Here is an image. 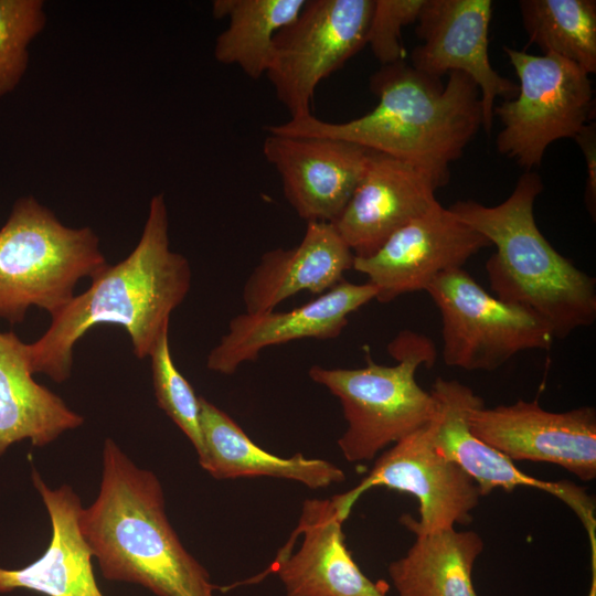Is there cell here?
<instances>
[{"instance_id": "6da1fadb", "label": "cell", "mask_w": 596, "mask_h": 596, "mask_svg": "<svg viewBox=\"0 0 596 596\" xmlns=\"http://www.w3.org/2000/svg\"><path fill=\"white\" fill-rule=\"evenodd\" d=\"M91 280L84 292L51 317L50 327L35 342L26 343L33 374L43 373L56 383L68 380L75 344L96 326L123 327L140 360L149 356L169 329L172 312L190 291L192 270L187 257L170 248L162 193L151 198L140 238L130 254L108 264Z\"/></svg>"}, {"instance_id": "7a4b0ae2", "label": "cell", "mask_w": 596, "mask_h": 596, "mask_svg": "<svg viewBox=\"0 0 596 596\" xmlns=\"http://www.w3.org/2000/svg\"><path fill=\"white\" fill-rule=\"evenodd\" d=\"M376 106L344 123L309 115L263 127L267 134L332 138L408 161L448 183L449 164L458 160L482 126L478 85L461 72L447 83L428 76L404 60L381 65L370 76Z\"/></svg>"}, {"instance_id": "3957f363", "label": "cell", "mask_w": 596, "mask_h": 596, "mask_svg": "<svg viewBox=\"0 0 596 596\" xmlns=\"http://www.w3.org/2000/svg\"><path fill=\"white\" fill-rule=\"evenodd\" d=\"M79 529L107 581L137 584L156 596H215L209 572L170 524L159 479L111 438L102 450L98 494L82 509Z\"/></svg>"}, {"instance_id": "277c9868", "label": "cell", "mask_w": 596, "mask_h": 596, "mask_svg": "<svg viewBox=\"0 0 596 596\" xmlns=\"http://www.w3.org/2000/svg\"><path fill=\"white\" fill-rule=\"evenodd\" d=\"M542 190L541 177L525 171L498 205L459 200L448 209L494 245L486 270L496 297L533 311L561 339L594 323L596 281L539 230L533 207Z\"/></svg>"}, {"instance_id": "5b68a950", "label": "cell", "mask_w": 596, "mask_h": 596, "mask_svg": "<svg viewBox=\"0 0 596 596\" xmlns=\"http://www.w3.org/2000/svg\"><path fill=\"white\" fill-rule=\"evenodd\" d=\"M107 265L93 228L67 226L34 196L19 198L0 228V318L22 323L31 307L53 317L81 279Z\"/></svg>"}, {"instance_id": "8992f818", "label": "cell", "mask_w": 596, "mask_h": 596, "mask_svg": "<svg viewBox=\"0 0 596 596\" xmlns=\"http://www.w3.org/2000/svg\"><path fill=\"white\" fill-rule=\"evenodd\" d=\"M387 350L396 364H376L368 356L363 368L313 365L308 371L312 381L327 387L341 403L348 427L338 445L350 462L373 459L435 416L434 396L416 381L417 369L435 360L433 343L415 332L402 331Z\"/></svg>"}, {"instance_id": "52a82bcc", "label": "cell", "mask_w": 596, "mask_h": 596, "mask_svg": "<svg viewBox=\"0 0 596 596\" xmlns=\"http://www.w3.org/2000/svg\"><path fill=\"white\" fill-rule=\"evenodd\" d=\"M519 77L514 98L493 108L502 128L498 151L526 171L541 166L549 146L574 138L594 115L590 75L555 54L534 55L503 46Z\"/></svg>"}, {"instance_id": "ba28073f", "label": "cell", "mask_w": 596, "mask_h": 596, "mask_svg": "<svg viewBox=\"0 0 596 596\" xmlns=\"http://www.w3.org/2000/svg\"><path fill=\"white\" fill-rule=\"evenodd\" d=\"M440 312L443 356L449 366L493 371L524 350H549L551 326L533 311L487 292L462 268L426 289Z\"/></svg>"}, {"instance_id": "9c48e42d", "label": "cell", "mask_w": 596, "mask_h": 596, "mask_svg": "<svg viewBox=\"0 0 596 596\" xmlns=\"http://www.w3.org/2000/svg\"><path fill=\"white\" fill-rule=\"evenodd\" d=\"M374 0H306L274 36L266 76L290 119L311 115L319 83L366 45Z\"/></svg>"}, {"instance_id": "30bf717a", "label": "cell", "mask_w": 596, "mask_h": 596, "mask_svg": "<svg viewBox=\"0 0 596 596\" xmlns=\"http://www.w3.org/2000/svg\"><path fill=\"white\" fill-rule=\"evenodd\" d=\"M429 423L384 451L354 488L331 498L342 522L360 497L375 487L409 493L417 499L419 519L409 514L400 518L416 536L472 521L471 512L481 497L479 489L459 466L436 451L429 438Z\"/></svg>"}, {"instance_id": "8fae6325", "label": "cell", "mask_w": 596, "mask_h": 596, "mask_svg": "<svg viewBox=\"0 0 596 596\" xmlns=\"http://www.w3.org/2000/svg\"><path fill=\"white\" fill-rule=\"evenodd\" d=\"M490 242L439 202L396 230L370 256L354 257V270L389 302L401 295L426 290L441 274L464 264Z\"/></svg>"}, {"instance_id": "7c38bea8", "label": "cell", "mask_w": 596, "mask_h": 596, "mask_svg": "<svg viewBox=\"0 0 596 596\" xmlns=\"http://www.w3.org/2000/svg\"><path fill=\"white\" fill-rule=\"evenodd\" d=\"M472 433L512 461L557 465L581 480L596 478V411L543 409L536 401L487 408L483 401L469 412Z\"/></svg>"}, {"instance_id": "4fadbf2b", "label": "cell", "mask_w": 596, "mask_h": 596, "mask_svg": "<svg viewBox=\"0 0 596 596\" xmlns=\"http://www.w3.org/2000/svg\"><path fill=\"white\" fill-rule=\"evenodd\" d=\"M437 408L429 423L430 443L438 454L459 466L477 485L480 496L497 488L518 487L549 492L566 503L583 522L595 545V502L575 483L544 481L521 471L505 455L478 438L469 425V412L482 401L469 386L437 377L432 386Z\"/></svg>"}, {"instance_id": "5bb4252c", "label": "cell", "mask_w": 596, "mask_h": 596, "mask_svg": "<svg viewBox=\"0 0 596 596\" xmlns=\"http://www.w3.org/2000/svg\"><path fill=\"white\" fill-rule=\"evenodd\" d=\"M491 0H425L417 18L416 34L423 41L411 52V65L432 77L461 72L478 85L482 127L492 128L494 100L514 98L519 85L491 65L488 34Z\"/></svg>"}, {"instance_id": "9a60e30c", "label": "cell", "mask_w": 596, "mask_h": 596, "mask_svg": "<svg viewBox=\"0 0 596 596\" xmlns=\"http://www.w3.org/2000/svg\"><path fill=\"white\" fill-rule=\"evenodd\" d=\"M369 151L332 138L267 134L263 142L287 202L306 222L338 220L364 173Z\"/></svg>"}, {"instance_id": "2e32d148", "label": "cell", "mask_w": 596, "mask_h": 596, "mask_svg": "<svg viewBox=\"0 0 596 596\" xmlns=\"http://www.w3.org/2000/svg\"><path fill=\"white\" fill-rule=\"evenodd\" d=\"M370 283L347 280L317 298L288 311L243 312L228 322L227 332L210 351V371L231 375L246 362L256 361L260 351L300 339L328 340L339 337L349 316L375 299Z\"/></svg>"}, {"instance_id": "e0dca14e", "label": "cell", "mask_w": 596, "mask_h": 596, "mask_svg": "<svg viewBox=\"0 0 596 596\" xmlns=\"http://www.w3.org/2000/svg\"><path fill=\"white\" fill-rule=\"evenodd\" d=\"M438 188L419 167L370 150L364 173L333 224L354 256H370L396 230L436 205Z\"/></svg>"}, {"instance_id": "ac0fdd59", "label": "cell", "mask_w": 596, "mask_h": 596, "mask_svg": "<svg viewBox=\"0 0 596 596\" xmlns=\"http://www.w3.org/2000/svg\"><path fill=\"white\" fill-rule=\"evenodd\" d=\"M331 499H307L292 534L297 553L280 549L266 572L276 573L287 596H386L387 585L368 578L345 545Z\"/></svg>"}, {"instance_id": "d6986e66", "label": "cell", "mask_w": 596, "mask_h": 596, "mask_svg": "<svg viewBox=\"0 0 596 596\" xmlns=\"http://www.w3.org/2000/svg\"><path fill=\"white\" fill-rule=\"evenodd\" d=\"M31 478L50 517L51 541L30 564L21 568L0 566V594L26 589L45 596H105L79 529V497L68 485L50 488L35 469Z\"/></svg>"}, {"instance_id": "ffe728a7", "label": "cell", "mask_w": 596, "mask_h": 596, "mask_svg": "<svg viewBox=\"0 0 596 596\" xmlns=\"http://www.w3.org/2000/svg\"><path fill=\"white\" fill-rule=\"evenodd\" d=\"M354 257L333 223L307 222L298 245L270 249L260 256L243 286L245 312L275 310L301 291L326 292L353 268Z\"/></svg>"}, {"instance_id": "44dd1931", "label": "cell", "mask_w": 596, "mask_h": 596, "mask_svg": "<svg viewBox=\"0 0 596 596\" xmlns=\"http://www.w3.org/2000/svg\"><path fill=\"white\" fill-rule=\"evenodd\" d=\"M84 417L33 379L26 343L13 331H0V457L15 443L44 447Z\"/></svg>"}, {"instance_id": "7402d4cb", "label": "cell", "mask_w": 596, "mask_h": 596, "mask_svg": "<svg viewBox=\"0 0 596 596\" xmlns=\"http://www.w3.org/2000/svg\"><path fill=\"white\" fill-rule=\"evenodd\" d=\"M203 451L199 464L215 479L275 477L304 483L311 489L327 488L345 479L336 465L296 454L275 456L257 446L224 411L200 396Z\"/></svg>"}, {"instance_id": "603a6c76", "label": "cell", "mask_w": 596, "mask_h": 596, "mask_svg": "<svg viewBox=\"0 0 596 596\" xmlns=\"http://www.w3.org/2000/svg\"><path fill=\"white\" fill-rule=\"evenodd\" d=\"M483 547L473 531L417 535L407 553L389 565V575L398 596H478L472 568Z\"/></svg>"}, {"instance_id": "cb8c5ba5", "label": "cell", "mask_w": 596, "mask_h": 596, "mask_svg": "<svg viewBox=\"0 0 596 596\" xmlns=\"http://www.w3.org/2000/svg\"><path fill=\"white\" fill-rule=\"evenodd\" d=\"M306 0H215V19L228 18L214 44V57L236 65L252 79L266 75L277 32L300 12Z\"/></svg>"}, {"instance_id": "d4e9b609", "label": "cell", "mask_w": 596, "mask_h": 596, "mask_svg": "<svg viewBox=\"0 0 596 596\" xmlns=\"http://www.w3.org/2000/svg\"><path fill=\"white\" fill-rule=\"evenodd\" d=\"M519 8L529 43L596 73V1L521 0Z\"/></svg>"}, {"instance_id": "484cf974", "label": "cell", "mask_w": 596, "mask_h": 596, "mask_svg": "<svg viewBox=\"0 0 596 596\" xmlns=\"http://www.w3.org/2000/svg\"><path fill=\"white\" fill-rule=\"evenodd\" d=\"M42 0H0V99L21 83L29 47L46 25Z\"/></svg>"}, {"instance_id": "4316f807", "label": "cell", "mask_w": 596, "mask_h": 596, "mask_svg": "<svg viewBox=\"0 0 596 596\" xmlns=\"http://www.w3.org/2000/svg\"><path fill=\"white\" fill-rule=\"evenodd\" d=\"M149 358L158 406L184 433L200 456L203 451L200 396L173 362L169 329L160 336Z\"/></svg>"}, {"instance_id": "83f0119b", "label": "cell", "mask_w": 596, "mask_h": 596, "mask_svg": "<svg viewBox=\"0 0 596 596\" xmlns=\"http://www.w3.org/2000/svg\"><path fill=\"white\" fill-rule=\"evenodd\" d=\"M425 0H374L366 44L381 65L404 60L402 29L417 21Z\"/></svg>"}, {"instance_id": "f1b7e54d", "label": "cell", "mask_w": 596, "mask_h": 596, "mask_svg": "<svg viewBox=\"0 0 596 596\" xmlns=\"http://www.w3.org/2000/svg\"><path fill=\"white\" fill-rule=\"evenodd\" d=\"M581 148L587 164L586 199L589 209L595 211L596 202V126L590 121L573 138Z\"/></svg>"}]
</instances>
